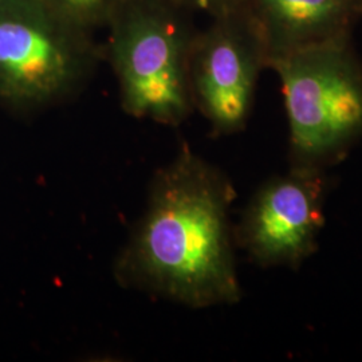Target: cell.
I'll use <instances>...</instances> for the list:
<instances>
[{
	"instance_id": "7a4b0ae2",
	"label": "cell",
	"mask_w": 362,
	"mask_h": 362,
	"mask_svg": "<svg viewBox=\"0 0 362 362\" xmlns=\"http://www.w3.org/2000/svg\"><path fill=\"white\" fill-rule=\"evenodd\" d=\"M104 59L112 66L122 110L179 127L194 112L189 54L194 15L169 0H122L110 16Z\"/></svg>"
},
{
	"instance_id": "6da1fadb",
	"label": "cell",
	"mask_w": 362,
	"mask_h": 362,
	"mask_svg": "<svg viewBox=\"0 0 362 362\" xmlns=\"http://www.w3.org/2000/svg\"><path fill=\"white\" fill-rule=\"evenodd\" d=\"M235 199L230 177L182 145L152 179L144 215L115 260L117 282L191 309L238 303Z\"/></svg>"
},
{
	"instance_id": "3957f363",
	"label": "cell",
	"mask_w": 362,
	"mask_h": 362,
	"mask_svg": "<svg viewBox=\"0 0 362 362\" xmlns=\"http://www.w3.org/2000/svg\"><path fill=\"white\" fill-rule=\"evenodd\" d=\"M291 167L324 170L362 137V61L351 35L279 57Z\"/></svg>"
},
{
	"instance_id": "ba28073f",
	"label": "cell",
	"mask_w": 362,
	"mask_h": 362,
	"mask_svg": "<svg viewBox=\"0 0 362 362\" xmlns=\"http://www.w3.org/2000/svg\"><path fill=\"white\" fill-rule=\"evenodd\" d=\"M66 19L95 33L105 28L122 0H40Z\"/></svg>"
},
{
	"instance_id": "5b68a950",
	"label": "cell",
	"mask_w": 362,
	"mask_h": 362,
	"mask_svg": "<svg viewBox=\"0 0 362 362\" xmlns=\"http://www.w3.org/2000/svg\"><path fill=\"white\" fill-rule=\"evenodd\" d=\"M266 52L242 11L209 19L197 30L189 54V88L194 110L212 133L228 136L246 128Z\"/></svg>"
},
{
	"instance_id": "277c9868",
	"label": "cell",
	"mask_w": 362,
	"mask_h": 362,
	"mask_svg": "<svg viewBox=\"0 0 362 362\" xmlns=\"http://www.w3.org/2000/svg\"><path fill=\"white\" fill-rule=\"evenodd\" d=\"M103 59L94 31L40 0H0V103L18 110L69 103Z\"/></svg>"
},
{
	"instance_id": "9c48e42d",
	"label": "cell",
	"mask_w": 362,
	"mask_h": 362,
	"mask_svg": "<svg viewBox=\"0 0 362 362\" xmlns=\"http://www.w3.org/2000/svg\"><path fill=\"white\" fill-rule=\"evenodd\" d=\"M192 15H206L209 19L240 11L245 0H169Z\"/></svg>"
},
{
	"instance_id": "52a82bcc",
	"label": "cell",
	"mask_w": 362,
	"mask_h": 362,
	"mask_svg": "<svg viewBox=\"0 0 362 362\" xmlns=\"http://www.w3.org/2000/svg\"><path fill=\"white\" fill-rule=\"evenodd\" d=\"M240 11L270 62L287 54L351 35L362 0H245Z\"/></svg>"
},
{
	"instance_id": "8992f818",
	"label": "cell",
	"mask_w": 362,
	"mask_h": 362,
	"mask_svg": "<svg viewBox=\"0 0 362 362\" xmlns=\"http://www.w3.org/2000/svg\"><path fill=\"white\" fill-rule=\"evenodd\" d=\"M324 175L291 167L264 182L233 228L235 245L259 266L298 267L317 251L324 228Z\"/></svg>"
}]
</instances>
